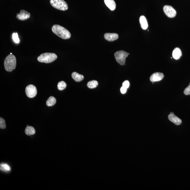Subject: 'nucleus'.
Here are the masks:
<instances>
[{"mask_svg": "<svg viewBox=\"0 0 190 190\" xmlns=\"http://www.w3.org/2000/svg\"><path fill=\"white\" fill-rule=\"evenodd\" d=\"M52 31L54 34L63 39H68L71 38V34L64 27L59 25L55 24L52 26Z\"/></svg>", "mask_w": 190, "mask_h": 190, "instance_id": "1", "label": "nucleus"}, {"mask_svg": "<svg viewBox=\"0 0 190 190\" xmlns=\"http://www.w3.org/2000/svg\"><path fill=\"white\" fill-rule=\"evenodd\" d=\"M6 71L11 72L15 69L16 66V59L13 54H10L6 57L4 62Z\"/></svg>", "mask_w": 190, "mask_h": 190, "instance_id": "2", "label": "nucleus"}, {"mask_svg": "<svg viewBox=\"0 0 190 190\" xmlns=\"http://www.w3.org/2000/svg\"><path fill=\"white\" fill-rule=\"evenodd\" d=\"M57 56L54 53H46L42 54L37 58L39 62L46 63H50L57 59Z\"/></svg>", "mask_w": 190, "mask_h": 190, "instance_id": "3", "label": "nucleus"}, {"mask_svg": "<svg viewBox=\"0 0 190 190\" xmlns=\"http://www.w3.org/2000/svg\"><path fill=\"white\" fill-rule=\"evenodd\" d=\"M50 3L53 7L58 10L63 11L68 10L67 4L64 0H50Z\"/></svg>", "mask_w": 190, "mask_h": 190, "instance_id": "4", "label": "nucleus"}, {"mask_svg": "<svg viewBox=\"0 0 190 190\" xmlns=\"http://www.w3.org/2000/svg\"><path fill=\"white\" fill-rule=\"evenodd\" d=\"M129 54L123 51H117L114 54L117 62L121 65H125L126 59L128 57Z\"/></svg>", "mask_w": 190, "mask_h": 190, "instance_id": "5", "label": "nucleus"}, {"mask_svg": "<svg viewBox=\"0 0 190 190\" xmlns=\"http://www.w3.org/2000/svg\"><path fill=\"white\" fill-rule=\"evenodd\" d=\"M26 96L29 98H33L36 96L37 90L35 86L30 85L26 86Z\"/></svg>", "mask_w": 190, "mask_h": 190, "instance_id": "6", "label": "nucleus"}, {"mask_svg": "<svg viewBox=\"0 0 190 190\" xmlns=\"http://www.w3.org/2000/svg\"><path fill=\"white\" fill-rule=\"evenodd\" d=\"M163 11L168 18H174L177 15V11L172 6L166 5L163 8Z\"/></svg>", "mask_w": 190, "mask_h": 190, "instance_id": "7", "label": "nucleus"}, {"mask_svg": "<svg viewBox=\"0 0 190 190\" xmlns=\"http://www.w3.org/2000/svg\"><path fill=\"white\" fill-rule=\"evenodd\" d=\"M30 15L29 12L24 10H21L20 13L17 14L16 18L18 20L24 21L30 18Z\"/></svg>", "mask_w": 190, "mask_h": 190, "instance_id": "8", "label": "nucleus"}, {"mask_svg": "<svg viewBox=\"0 0 190 190\" xmlns=\"http://www.w3.org/2000/svg\"><path fill=\"white\" fill-rule=\"evenodd\" d=\"M164 77L163 73L156 72L154 73L150 77V80L151 82H155L161 81Z\"/></svg>", "mask_w": 190, "mask_h": 190, "instance_id": "9", "label": "nucleus"}, {"mask_svg": "<svg viewBox=\"0 0 190 190\" xmlns=\"http://www.w3.org/2000/svg\"><path fill=\"white\" fill-rule=\"evenodd\" d=\"M105 39L109 42H113L117 40L119 38L118 34L117 33H106L104 35Z\"/></svg>", "mask_w": 190, "mask_h": 190, "instance_id": "10", "label": "nucleus"}, {"mask_svg": "<svg viewBox=\"0 0 190 190\" xmlns=\"http://www.w3.org/2000/svg\"><path fill=\"white\" fill-rule=\"evenodd\" d=\"M168 119L176 125H180L182 123L181 120L174 114H170L168 116Z\"/></svg>", "mask_w": 190, "mask_h": 190, "instance_id": "11", "label": "nucleus"}, {"mask_svg": "<svg viewBox=\"0 0 190 190\" xmlns=\"http://www.w3.org/2000/svg\"><path fill=\"white\" fill-rule=\"evenodd\" d=\"M139 22L141 28L145 30L148 27V25L146 17L144 15H141L139 18Z\"/></svg>", "mask_w": 190, "mask_h": 190, "instance_id": "12", "label": "nucleus"}, {"mask_svg": "<svg viewBox=\"0 0 190 190\" xmlns=\"http://www.w3.org/2000/svg\"><path fill=\"white\" fill-rule=\"evenodd\" d=\"M104 2L110 10L113 11L116 9V3L114 0H104Z\"/></svg>", "mask_w": 190, "mask_h": 190, "instance_id": "13", "label": "nucleus"}, {"mask_svg": "<svg viewBox=\"0 0 190 190\" xmlns=\"http://www.w3.org/2000/svg\"><path fill=\"white\" fill-rule=\"evenodd\" d=\"M172 55L173 57L175 60H179L182 56V51L180 48H176L173 51Z\"/></svg>", "mask_w": 190, "mask_h": 190, "instance_id": "14", "label": "nucleus"}, {"mask_svg": "<svg viewBox=\"0 0 190 190\" xmlns=\"http://www.w3.org/2000/svg\"><path fill=\"white\" fill-rule=\"evenodd\" d=\"M71 77L76 82H79L83 80L84 79V76L82 75L79 74L78 73L74 72L71 74Z\"/></svg>", "mask_w": 190, "mask_h": 190, "instance_id": "15", "label": "nucleus"}, {"mask_svg": "<svg viewBox=\"0 0 190 190\" xmlns=\"http://www.w3.org/2000/svg\"><path fill=\"white\" fill-rule=\"evenodd\" d=\"M25 132L26 135H31L35 134L36 131L33 127L28 126L25 129Z\"/></svg>", "mask_w": 190, "mask_h": 190, "instance_id": "16", "label": "nucleus"}, {"mask_svg": "<svg viewBox=\"0 0 190 190\" xmlns=\"http://www.w3.org/2000/svg\"><path fill=\"white\" fill-rule=\"evenodd\" d=\"M56 99L54 96H51L48 98L46 102V105L48 106H52L54 105L56 102Z\"/></svg>", "mask_w": 190, "mask_h": 190, "instance_id": "17", "label": "nucleus"}, {"mask_svg": "<svg viewBox=\"0 0 190 190\" xmlns=\"http://www.w3.org/2000/svg\"><path fill=\"white\" fill-rule=\"evenodd\" d=\"M98 83L97 81L96 80H92L88 82L87 86L89 88L91 89L97 87Z\"/></svg>", "mask_w": 190, "mask_h": 190, "instance_id": "18", "label": "nucleus"}, {"mask_svg": "<svg viewBox=\"0 0 190 190\" xmlns=\"http://www.w3.org/2000/svg\"><path fill=\"white\" fill-rule=\"evenodd\" d=\"M66 87L67 84L64 81H61L57 84V88L60 91H62V90L65 89Z\"/></svg>", "mask_w": 190, "mask_h": 190, "instance_id": "19", "label": "nucleus"}, {"mask_svg": "<svg viewBox=\"0 0 190 190\" xmlns=\"http://www.w3.org/2000/svg\"><path fill=\"white\" fill-rule=\"evenodd\" d=\"M1 170L4 172H8L10 170V168L7 164H1Z\"/></svg>", "mask_w": 190, "mask_h": 190, "instance_id": "20", "label": "nucleus"}, {"mask_svg": "<svg viewBox=\"0 0 190 190\" xmlns=\"http://www.w3.org/2000/svg\"><path fill=\"white\" fill-rule=\"evenodd\" d=\"M6 125L5 121L2 118H0V128L1 129L6 128Z\"/></svg>", "mask_w": 190, "mask_h": 190, "instance_id": "21", "label": "nucleus"}, {"mask_svg": "<svg viewBox=\"0 0 190 190\" xmlns=\"http://www.w3.org/2000/svg\"><path fill=\"white\" fill-rule=\"evenodd\" d=\"M12 38L15 43H18L20 42V39L19 38L18 36V34L16 33H14L12 34Z\"/></svg>", "mask_w": 190, "mask_h": 190, "instance_id": "22", "label": "nucleus"}, {"mask_svg": "<svg viewBox=\"0 0 190 190\" xmlns=\"http://www.w3.org/2000/svg\"><path fill=\"white\" fill-rule=\"evenodd\" d=\"M184 93L186 95H190V84L185 89L184 91Z\"/></svg>", "mask_w": 190, "mask_h": 190, "instance_id": "23", "label": "nucleus"}, {"mask_svg": "<svg viewBox=\"0 0 190 190\" xmlns=\"http://www.w3.org/2000/svg\"><path fill=\"white\" fill-rule=\"evenodd\" d=\"M130 86V83L128 81L126 80L123 83V86L126 88H128Z\"/></svg>", "mask_w": 190, "mask_h": 190, "instance_id": "24", "label": "nucleus"}, {"mask_svg": "<svg viewBox=\"0 0 190 190\" xmlns=\"http://www.w3.org/2000/svg\"><path fill=\"white\" fill-rule=\"evenodd\" d=\"M127 88H124L123 86L121 87V93L123 94H125L127 91Z\"/></svg>", "mask_w": 190, "mask_h": 190, "instance_id": "25", "label": "nucleus"}, {"mask_svg": "<svg viewBox=\"0 0 190 190\" xmlns=\"http://www.w3.org/2000/svg\"><path fill=\"white\" fill-rule=\"evenodd\" d=\"M170 114L173 115L174 114V113H172V112H171Z\"/></svg>", "mask_w": 190, "mask_h": 190, "instance_id": "26", "label": "nucleus"}, {"mask_svg": "<svg viewBox=\"0 0 190 190\" xmlns=\"http://www.w3.org/2000/svg\"><path fill=\"white\" fill-rule=\"evenodd\" d=\"M10 54H12V53H10Z\"/></svg>", "mask_w": 190, "mask_h": 190, "instance_id": "27", "label": "nucleus"}, {"mask_svg": "<svg viewBox=\"0 0 190 190\" xmlns=\"http://www.w3.org/2000/svg\"><path fill=\"white\" fill-rule=\"evenodd\" d=\"M189 84H190V83H189Z\"/></svg>", "mask_w": 190, "mask_h": 190, "instance_id": "28", "label": "nucleus"}]
</instances>
